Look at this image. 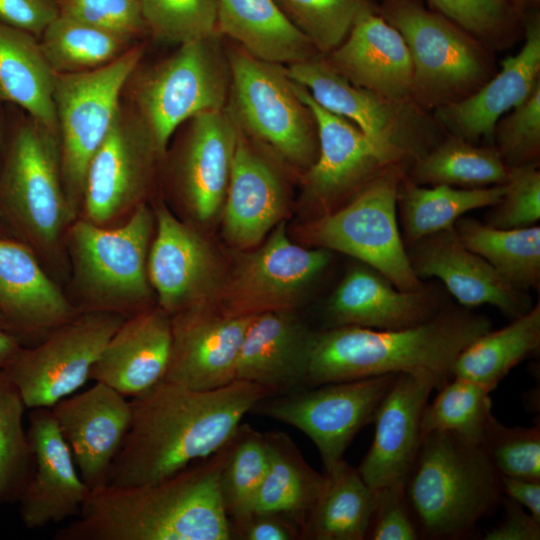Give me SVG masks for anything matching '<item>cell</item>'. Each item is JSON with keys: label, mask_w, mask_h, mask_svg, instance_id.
<instances>
[{"label": "cell", "mask_w": 540, "mask_h": 540, "mask_svg": "<svg viewBox=\"0 0 540 540\" xmlns=\"http://www.w3.org/2000/svg\"><path fill=\"white\" fill-rule=\"evenodd\" d=\"M271 395L242 380L210 390L159 381L130 398V425L106 485L152 483L215 454L234 437L246 413Z\"/></svg>", "instance_id": "cell-1"}, {"label": "cell", "mask_w": 540, "mask_h": 540, "mask_svg": "<svg viewBox=\"0 0 540 540\" xmlns=\"http://www.w3.org/2000/svg\"><path fill=\"white\" fill-rule=\"evenodd\" d=\"M229 443L161 480L91 490L77 519L58 530L54 539H232L220 489Z\"/></svg>", "instance_id": "cell-2"}, {"label": "cell", "mask_w": 540, "mask_h": 540, "mask_svg": "<svg viewBox=\"0 0 540 540\" xmlns=\"http://www.w3.org/2000/svg\"><path fill=\"white\" fill-rule=\"evenodd\" d=\"M491 329L486 315L448 305L428 321L405 329L335 326L312 332L304 385L409 373L432 379L439 389L453 378L459 354Z\"/></svg>", "instance_id": "cell-3"}, {"label": "cell", "mask_w": 540, "mask_h": 540, "mask_svg": "<svg viewBox=\"0 0 540 540\" xmlns=\"http://www.w3.org/2000/svg\"><path fill=\"white\" fill-rule=\"evenodd\" d=\"M420 538L471 534L501 501V475L484 446L450 432L425 435L404 483Z\"/></svg>", "instance_id": "cell-4"}, {"label": "cell", "mask_w": 540, "mask_h": 540, "mask_svg": "<svg viewBox=\"0 0 540 540\" xmlns=\"http://www.w3.org/2000/svg\"><path fill=\"white\" fill-rule=\"evenodd\" d=\"M0 211L23 243L42 251L75 221L58 136L28 115L12 128L0 163Z\"/></svg>", "instance_id": "cell-5"}, {"label": "cell", "mask_w": 540, "mask_h": 540, "mask_svg": "<svg viewBox=\"0 0 540 540\" xmlns=\"http://www.w3.org/2000/svg\"><path fill=\"white\" fill-rule=\"evenodd\" d=\"M220 34L182 43L166 59L131 75L130 105L150 133L159 155L197 114L225 109L231 73Z\"/></svg>", "instance_id": "cell-6"}, {"label": "cell", "mask_w": 540, "mask_h": 540, "mask_svg": "<svg viewBox=\"0 0 540 540\" xmlns=\"http://www.w3.org/2000/svg\"><path fill=\"white\" fill-rule=\"evenodd\" d=\"M379 14L403 36L413 66L412 101L424 110L463 99L491 73L478 39L420 0H388Z\"/></svg>", "instance_id": "cell-7"}, {"label": "cell", "mask_w": 540, "mask_h": 540, "mask_svg": "<svg viewBox=\"0 0 540 540\" xmlns=\"http://www.w3.org/2000/svg\"><path fill=\"white\" fill-rule=\"evenodd\" d=\"M227 56L231 84L225 110L244 136L306 172L318 155L317 129L286 68L240 48Z\"/></svg>", "instance_id": "cell-8"}, {"label": "cell", "mask_w": 540, "mask_h": 540, "mask_svg": "<svg viewBox=\"0 0 540 540\" xmlns=\"http://www.w3.org/2000/svg\"><path fill=\"white\" fill-rule=\"evenodd\" d=\"M155 216L145 203L113 229L75 220L68 227V246L77 289L90 311L125 316L151 294L147 272Z\"/></svg>", "instance_id": "cell-9"}, {"label": "cell", "mask_w": 540, "mask_h": 540, "mask_svg": "<svg viewBox=\"0 0 540 540\" xmlns=\"http://www.w3.org/2000/svg\"><path fill=\"white\" fill-rule=\"evenodd\" d=\"M408 169L389 165L345 204L311 222L308 241L357 259L399 289H422L425 284L411 266L397 216L398 190Z\"/></svg>", "instance_id": "cell-10"}, {"label": "cell", "mask_w": 540, "mask_h": 540, "mask_svg": "<svg viewBox=\"0 0 540 540\" xmlns=\"http://www.w3.org/2000/svg\"><path fill=\"white\" fill-rule=\"evenodd\" d=\"M286 71L318 104L354 124L394 163L410 167L441 140L440 125L426 110L352 84L323 55L290 64Z\"/></svg>", "instance_id": "cell-11"}, {"label": "cell", "mask_w": 540, "mask_h": 540, "mask_svg": "<svg viewBox=\"0 0 540 540\" xmlns=\"http://www.w3.org/2000/svg\"><path fill=\"white\" fill-rule=\"evenodd\" d=\"M142 55L143 47L133 45L97 69L56 74L54 103L62 176L76 212L82 202L88 164L113 125L125 85Z\"/></svg>", "instance_id": "cell-12"}, {"label": "cell", "mask_w": 540, "mask_h": 540, "mask_svg": "<svg viewBox=\"0 0 540 540\" xmlns=\"http://www.w3.org/2000/svg\"><path fill=\"white\" fill-rule=\"evenodd\" d=\"M125 318L113 312H84L49 331L35 346L23 347L3 371L26 408H51L78 392Z\"/></svg>", "instance_id": "cell-13"}, {"label": "cell", "mask_w": 540, "mask_h": 540, "mask_svg": "<svg viewBox=\"0 0 540 540\" xmlns=\"http://www.w3.org/2000/svg\"><path fill=\"white\" fill-rule=\"evenodd\" d=\"M396 375L327 383L273 400L265 398L254 408L306 434L327 471L343 459L355 435L373 422Z\"/></svg>", "instance_id": "cell-14"}, {"label": "cell", "mask_w": 540, "mask_h": 540, "mask_svg": "<svg viewBox=\"0 0 540 540\" xmlns=\"http://www.w3.org/2000/svg\"><path fill=\"white\" fill-rule=\"evenodd\" d=\"M330 252L293 243L284 221L265 243L237 264L222 310L228 315H257L293 310L329 265Z\"/></svg>", "instance_id": "cell-15"}, {"label": "cell", "mask_w": 540, "mask_h": 540, "mask_svg": "<svg viewBox=\"0 0 540 540\" xmlns=\"http://www.w3.org/2000/svg\"><path fill=\"white\" fill-rule=\"evenodd\" d=\"M160 157L146 127L121 102L86 170L81 202L86 219L103 226L142 203Z\"/></svg>", "instance_id": "cell-16"}, {"label": "cell", "mask_w": 540, "mask_h": 540, "mask_svg": "<svg viewBox=\"0 0 540 540\" xmlns=\"http://www.w3.org/2000/svg\"><path fill=\"white\" fill-rule=\"evenodd\" d=\"M293 85L316 124L318 155L304 182L321 216L345 204L389 165L400 163L379 152L350 121L318 104L302 85Z\"/></svg>", "instance_id": "cell-17"}, {"label": "cell", "mask_w": 540, "mask_h": 540, "mask_svg": "<svg viewBox=\"0 0 540 540\" xmlns=\"http://www.w3.org/2000/svg\"><path fill=\"white\" fill-rule=\"evenodd\" d=\"M253 317L228 315L207 304L171 315V353L164 380L196 390L234 381L239 351Z\"/></svg>", "instance_id": "cell-18"}, {"label": "cell", "mask_w": 540, "mask_h": 540, "mask_svg": "<svg viewBox=\"0 0 540 540\" xmlns=\"http://www.w3.org/2000/svg\"><path fill=\"white\" fill-rule=\"evenodd\" d=\"M147 272L159 308L168 315L206 305L217 289L219 264L208 242L165 205L155 211Z\"/></svg>", "instance_id": "cell-19"}, {"label": "cell", "mask_w": 540, "mask_h": 540, "mask_svg": "<svg viewBox=\"0 0 540 540\" xmlns=\"http://www.w3.org/2000/svg\"><path fill=\"white\" fill-rule=\"evenodd\" d=\"M186 124L173 163L179 196L201 223L222 211L239 129L225 109L195 115Z\"/></svg>", "instance_id": "cell-20"}, {"label": "cell", "mask_w": 540, "mask_h": 540, "mask_svg": "<svg viewBox=\"0 0 540 540\" xmlns=\"http://www.w3.org/2000/svg\"><path fill=\"white\" fill-rule=\"evenodd\" d=\"M29 439L33 469L18 501L23 523L29 529L77 517L90 493L51 408L30 409Z\"/></svg>", "instance_id": "cell-21"}, {"label": "cell", "mask_w": 540, "mask_h": 540, "mask_svg": "<svg viewBox=\"0 0 540 540\" xmlns=\"http://www.w3.org/2000/svg\"><path fill=\"white\" fill-rule=\"evenodd\" d=\"M56 424L90 490L107 484L131 420L130 400L101 383L51 407Z\"/></svg>", "instance_id": "cell-22"}, {"label": "cell", "mask_w": 540, "mask_h": 540, "mask_svg": "<svg viewBox=\"0 0 540 540\" xmlns=\"http://www.w3.org/2000/svg\"><path fill=\"white\" fill-rule=\"evenodd\" d=\"M525 42L521 50L502 62L501 70L477 91L435 109V120L450 135L475 143L493 142L497 122L521 104L540 82L539 10L524 15Z\"/></svg>", "instance_id": "cell-23"}, {"label": "cell", "mask_w": 540, "mask_h": 540, "mask_svg": "<svg viewBox=\"0 0 540 540\" xmlns=\"http://www.w3.org/2000/svg\"><path fill=\"white\" fill-rule=\"evenodd\" d=\"M407 249L415 274L438 278L466 308L491 305L515 319L532 307L525 291L506 281L485 259L466 248L453 229L424 237Z\"/></svg>", "instance_id": "cell-24"}, {"label": "cell", "mask_w": 540, "mask_h": 540, "mask_svg": "<svg viewBox=\"0 0 540 540\" xmlns=\"http://www.w3.org/2000/svg\"><path fill=\"white\" fill-rule=\"evenodd\" d=\"M437 384L409 373L396 375L374 417L372 444L357 468L374 490L402 485L413 467L421 442V419Z\"/></svg>", "instance_id": "cell-25"}, {"label": "cell", "mask_w": 540, "mask_h": 540, "mask_svg": "<svg viewBox=\"0 0 540 540\" xmlns=\"http://www.w3.org/2000/svg\"><path fill=\"white\" fill-rule=\"evenodd\" d=\"M448 305L430 286L416 291L399 289L362 263L346 272L329 300L327 316L331 327L399 330L428 321Z\"/></svg>", "instance_id": "cell-26"}, {"label": "cell", "mask_w": 540, "mask_h": 540, "mask_svg": "<svg viewBox=\"0 0 540 540\" xmlns=\"http://www.w3.org/2000/svg\"><path fill=\"white\" fill-rule=\"evenodd\" d=\"M323 56L352 84L392 100L412 101L409 49L378 11L363 15L343 42Z\"/></svg>", "instance_id": "cell-27"}, {"label": "cell", "mask_w": 540, "mask_h": 540, "mask_svg": "<svg viewBox=\"0 0 540 540\" xmlns=\"http://www.w3.org/2000/svg\"><path fill=\"white\" fill-rule=\"evenodd\" d=\"M285 208L277 168L240 132L223 204L225 239L239 249L257 245L281 221Z\"/></svg>", "instance_id": "cell-28"}, {"label": "cell", "mask_w": 540, "mask_h": 540, "mask_svg": "<svg viewBox=\"0 0 540 540\" xmlns=\"http://www.w3.org/2000/svg\"><path fill=\"white\" fill-rule=\"evenodd\" d=\"M171 319L161 308L125 318L94 364L90 380L133 398L163 380L171 353Z\"/></svg>", "instance_id": "cell-29"}, {"label": "cell", "mask_w": 540, "mask_h": 540, "mask_svg": "<svg viewBox=\"0 0 540 540\" xmlns=\"http://www.w3.org/2000/svg\"><path fill=\"white\" fill-rule=\"evenodd\" d=\"M77 314L34 250L0 236V320L13 331L45 335Z\"/></svg>", "instance_id": "cell-30"}, {"label": "cell", "mask_w": 540, "mask_h": 540, "mask_svg": "<svg viewBox=\"0 0 540 540\" xmlns=\"http://www.w3.org/2000/svg\"><path fill=\"white\" fill-rule=\"evenodd\" d=\"M311 335L292 310L254 315L239 351L235 380L258 384L272 394L304 385Z\"/></svg>", "instance_id": "cell-31"}, {"label": "cell", "mask_w": 540, "mask_h": 540, "mask_svg": "<svg viewBox=\"0 0 540 540\" xmlns=\"http://www.w3.org/2000/svg\"><path fill=\"white\" fill-rule=\"evenodd\" d=\"M217 30L249 55L294 64L321 55L283 14L274 0H217Z\"/></svg>", "instance_id": "cell-32"}, {"label": "cell", "mask_w": 540, "mask_h": 540, "mask_svg": "<svg viewBox=\"0 0 540 540\" xmlns=\"http://www.w3.org/2000/svg\"><path fill=\"white\" fill-rule=\"evenodd\" d=\"M55 78L39 39L0 23V101L20 107L58 136Z\"/></svg>", "instance_id": "cell-33"}, {"label": "cell", "mask_w": 540, "mask_h": 540, "mask_svg": "<svg viewBox=\"0 0 540 540\" xmlns=\"http://www.w3.org/2000/svg\"><path fill=\"white\" fill-rule=\"evenodd\" d=\"M376 490L344 459L325 471V483L309 513L302 536L312 540L367 538L376 504Z\"/></svg>", "instance_id": "cell-34"}, {"label": "cell", "mask_w": 540, "mask_h": 540, "mask_svg": "<svg viewBox=\"0 0 540 540\" xmlns=\"http://www.w3.org/2000/svg\"><path fill=\"white\" fill-rule=\"evenodd\" d=\"M504 192L505 184L480 188L425 187L413 182L406 173L397 197L398 222L405 247L429 235L453 229L465 213L496 205Z\"/></svg>", "instance_id": "cell-35"}, {"label": "cell", "mask_w": 540, "mask_h": 540, "mask_svg": "<svg viewBox=\"0 0 540 540\" xmlns=\"http://www.w3.org/2000/svg\"><path fill=\"white\" fill-rule=\"evenodd\" d=\"M268 464L255 512L286 516L301 529L325 483V474L314 470L291 439L283 433H267Z\"/></svg>", "instance_id": "cell-36"}, {"label": "cell", "mask_w": 540, "mask_h": 540, "mask_svg": "<svg viewBox=\"0 0 540 540\" xmlns=\"http://www.w3.org/2000/svg\"><path fill=\"white\" fill-rule=\"evenodd\" d=\"M540 348V303L507 326L484 333L457 357L453 377L467 379L491 391L527 357Z\"/></svg>", "instance_id": "cell-37"}, {"label": "cell", "mask_w": 540, "mask_h": 540, "mask_svg": "<svg viewBox=\"0 0 540 540\" xmlns=\"http://www.w3.org/2000/svg\"><path fill=\"white\" fill-rule=\"evenodd\" d=\"M454 230L461 243L485 259L506 281L522 291L540 285V227L499 229L460 217Z\"/></svg>", "instance_id": "cell-38"}, {"label": "cell", "mask_w": 540, "mask_h": 540, "mask_svg": "<svg viewBox=\"0 0 540 540\" xmlns=\"http://www.w3.org/2000/svg\"><path fill=\"white\" fill-rule=\"evenodd\" d=\"M509 172L495 146H478L449 134L416 159L407 176L419 185L480 188L504 185Z\"/></svg>", "instance_id": "cell-39"}, {"label": "cell", "mask_w": 540, "mask_h": 540, "mask_svg": "<svg viewBox=\"0 0 540 540\" xmlns=\"http://www.w3.org/2000/svg\"><path fill=\"white\" fill-rule=\"evenodd\" d=\"M38 39L56 74L97 69L117 59L135 43L61 14Z\"/></svg>", "instance_id": "cell-40"}, {"label": "cell", "mask_w": 540, "mask_h": 540, "mask_svg": "<svg viewBox=\"0 0 540 540\" xmlns=\"http://www.w3.org/2000/svg\"><path fill=\"white\" fill-rule=\"evenodd\" d=\"M268 464L266 434L240 425L231 439L220 474V489L232 533L254 514Z\"/></svg>", "instance_id": "cell-41"}, {"label": "cell", "mask_w": 540, "mask_h": 540, "mask_svg": "<svg viewBox=\"0 0 540 540\" xmlns=\"http://www.w3.org/2000/svg\"><path fill=\"white\" fill-rule=\"evenodd\" d=\"M421 419L422 438L432 432L454 433L481 443L494 419L491 390L479 383L453 377L439 389Z\"/></svg>", "instance_id": "cell-42"}, {"label": "cell", "mask_w": 540, "mask_h": 540, "mask_svg": "<svg viewBox=\"0 0 540 540\" xmlns=\"http://www.w3.org/2000/svg\"><path fill=\"white\" fill-rule=\"evenodd\" d=\"M287 19L326 55L339 46L375 0H274Z\"/></svg>", "instance_id": "cell-43"}, {"label": "cell", "mask_w": 540, "mask_h": 540, "mask_svg": "<svg viewBox=\"0 0 540 540\" xmlns=\"http://www.w3.org/2000/svg\"><path fill=\"white\" fill-rule=\"evenodd\" d=\"M25 408L17 388L0 370V504L18 500L32 473Z\"/></svg>", "instance_id": "cell-44"}, {"label": "cell", "mask_w": 540, "mask_h": 540, "mask_svg": "<svg viewBox=\"0 0 540 540\" xmlns=\"http://www.w3.org/2000/svg\"><path fill=\"white\" fill-rule=\"evenodd\" d=\"M148 33L170 44L209 37L218 33L217 0H140Z\"/></svg>", "instance_id": "cell-45"}, {"label": "cell", "mask_w": 540, "mask_h": 540, "mask_svg": "<svg viewBox=\"0 0 540 540\" xmlns=\"http://www.w3.org/2000/svg\"><path fill=\"white\" fill-rule=\"evenodd\" d=\"M443 15L482 43L502 45L523 27L513 0H427Z\"/></svg>", "instance_id": "cell-46"}, {"label": "cell", "mask_w": 540, "mask_h": 540, "mask_svg": "<svg viewBox=\"0 0 540 540\" xmlns=\"http://www.w3.org/2000/svg\"><path fill=\"white\" fill-rule=\"evenodd\" d=\"M501 476L540 481V426L507 427L493 419L483 439Z\"/></svg>", "instance_id": "cell-47"}, {"label": "cell", "mask_w": 540, "mask_h": 540, "mask_svg": "<svg viewBox=\"0 0 540 540\" xmlns=\"http://www.w3.org/2000/svg\"><path fill=\"white\" fill-rule=\"evenodd\" d=\"M496 149L509 167L538 164L540 155V82L494 130Z\"/></svg>", "instance_id": "cell-48"}, {"label": "cell", "mask_w": 540, "mask_h": 540, "mask_svg": "<svg viewBox=\"0 0 540 540\" xmlns=\"http://www.w3.org/2000/svg\"><path fill=\"white\" fill-rule=\"evenodd\" d=\"M488 225L515 229L536 225L540 218V171L538 164L510 168L501 200L493 206Z\"/></svg>", "instance_id": "cell-49"}, {"label": "cell", "mask_w": 540, "mask_h": 540, "mask_svg": "<svg viewBox=\"0 0 540 540\" xmlns=\"http://www.w3.org/2000/svg\"><path fill=\"white\" fill-rule=\"evenodd\" d=\"M59 14L134 42L148 33L140 0H56Z\"/></svg>", "instance_id": "cell-50"}, {"label": "cell", "mask_w": 540, "mask_h": 540, "mask_svg": "<svg viewBox=\"0 0 540 540\" xmlns=\"http://www.w3.org/2000/svg\"><path fill=\"white\" fill-rule=\"evenodd\" d=\"M376 504L367 538L372 540H417L418 529L409 510L404 486L376 490Z\"/></svg>", "instance_id": "cell-51"}, {"label": "cell", "mask_w": 540, "mask_h": 540, "mask_svg": "<svg viewBox=\"0 0 540 540\" xmlns=\"http://www.w3.org/2000/svg\"><path fill=\"white\" fill-rule=\"evenodd\" d=\"M58 15L56 0H0V23L37 38Z\"/></svg>", "instance_id": "cell-52"}, {"label": "cell", "mask_w": 540, "mask_h": 540, "mask_svg": "<svg viewBox=\"0 0 540 540\" xmlns=\"http://www.w3.org/2000/svg\"><path fill=\"white\" fill-rule=\"evenodd\" d=\"M505 504L504 518L487 530L483 538L485 540H539L540 521L510 498Z\"/></svg>", "instance_id": "cell-53"}, {"label": "cell", "mask_w": 540, "mask_h": 540, "mask_svg": "<svg viewBox=\"0 0 540 540\" xmlns=\"http://www.w3.org/2000/svg\"><path fill=\"white\" fill-rule=\"evenodd\" d=\"M244 540H291L302 536V529L292 519L274 513H256L233 531Z\"/></svg>", "instance_id": "cell-54"}, {"label": "cell", "mask_w": 540, "mask_h": 540, "mask_svg": "<svg viewBox=\"0 0 540 540\" xmlns=\"http://www.w3.org/2000/svg\"><path fill=\"white\" fill-rule=\"evenodd\" d=\"M502 492L540 521V481L501 476Z\"/></svg>", "instance_id": "cell-55"}, {"label": "cell", "mask_w": 540, "mask_h": 540, "mask_svg": "<svg viewBox=\"0 0 540 540\" xmlns=\"http://www.w3.org/2000/svg\"><path fill=\"white\" fill-rule=\"evenodd\" d=\"M22 348L18 336L0 320V370L5 369Z\"/></svg>", "instance_id": "cell-56"}, {"label": "cell", "mask_w": 540, "mask_h": 540, "mask_svg": "<svg viewBox=\"0 0 540 540\" xmlns=\"http://www.w3.org/2000/svg\"><path fill=\"white\" fill-rule=\"evenodd\" d=\"M518 10L524 15L527 12L536 10L539 7L540 0H513Z\"/></svg>", "instance_id": "cell-57"}, {"label": "cell", "mask_w": 540, "mask_h": 540, "mask_svg": "<svg viewBox=\"0 0 540 540\" xmlns=\"http://www.w3.org/2000/svg\"><path fill=\"white\" fill-rule=\"evenodd\" d=\"M1 139H2V129H1V118H0V148H1Z\"/></svg>", "instance_id": "cell-58"}, {"label": "cell", "mask_w": 540, "mask_h": 540, "mask_svg": "<svg viewBox=\"0 0 540 540\" xmlns=\"http://www.w3.org/2000/svg\"><path fill=\"white\" fill-rule=\"evenodd\" d=\"M0 236H3V232H2V225H1V222H0Z\"/></svg>", "instance_id": "cell-59"}, {"label": "cell", "mask_w": 540, "mask_h": 540, "mask_svg": "<svg viewBox=\"0 0 540 540\" xmlns=\"http://www.w3.org/2000/svg\"><path fill=\"white\" fill-rule=\"evenodd\" d=\"M375 1L379 4L381 2L388 1V0H375Z\"/></svg>", "instance_id": "cell-60"}]
</instances>
